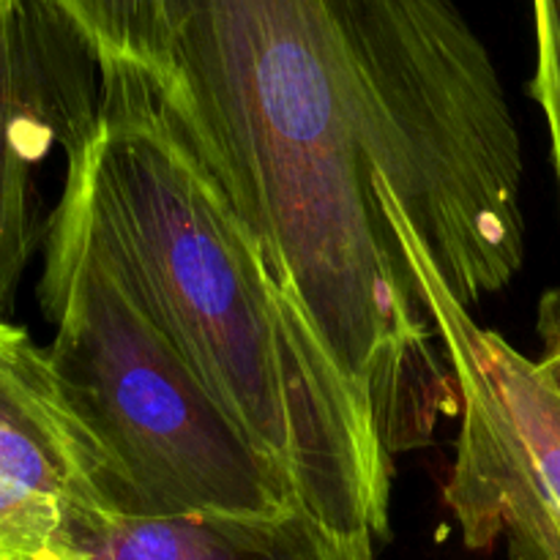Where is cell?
<instances>
[{
	"label": "cell",
	"mask_w": 560,
	"mask_h": 560,
	"mask_svg": "<svg viewBox=\"0 0 560 560\" xmlns=\"http://www.w3.org/2000/svg\"><path fill=\"white\" fill-rule=\"evenodd\" d=\"M534 27L536 69L528 93L545 115L560 200V0H534Z\"/></svg>",
	"instance_id": "9c48e42d"
},
{
	"label": "cell",
	"mask_w": 560,
	"mask_h": 560,
	"mask_svg": "<svg viewBox=\"0 0 560 560\" xmlns=\"http://www.w3.org/2000/svg\"><path fill=\"white\" fill-rule=\"evenodd\" d=\"M175 115L397 457L457 413L377 180L459 306L525 262L523 145L454 0H167Z\"/></svg>",
	"instance_id": "6da1fadb"
},
{
	"label": "cell",
	"mask_w": 560,
	"mask_h": 560,
	"mask_svg": "<svg viewBox=\"0 0 560 560\" xmlns=\"http://www.w3.org/2000/svg\"><path fill=\"white\" fill-rule=\"evenodd\" d=\"M66 170L142 304L246 441L315 517L386 545L394 454L375 410L148 71L102 66L98 124Z\"/></svg>",
	"instance_id": "7a4b0ae2"
},
{
	"label": "cell",
	"mask_w": 560,
	"mask_h": 560,
	"mask_svg": "<svg viewBox=\"0 0 560 560\" xmlns=\"http://www.w3.org/2000/svg\"><path fill=\"white\" fill-rule=\"evenodd\" d=\"M536 334H539V366L547 372L560 394V288L547 290L536 310Z\"/></svg>",
	"instance_id": "30bf717a"
},
{
	"label": "cell",
	"mask_w": 560,
	"mask_h": 560,
	"mask_svg": "<svg viewBox=\"0 0 560 560\" xmlns=\"http://www.w3.org/2000/svg\"><path fill=\"white\" fill-rule=\"evenodd\" d=\"M80 560H377V541L334 528L306 506L277 517L115 509L80 530Z\"/></svg>",
	"instance_id": "52a82bcc"
},
{
	"label": "cell",
	"mask_w": 560,
	"mask_h": 560,
	"mask_svg": "<svg viewBox=\"0 0 560 560\" xmlns=\"http://www.w3.org/2000/svg\"><path fill=\"white\" fill-rule=\"evenodd\" d=\"M457 392L459 430L443 503L468 550L506 541V560H560V394L498 331L476 323L438 273L397 197L377 180Z\"/></svg>",
	"instance_id": "277c9868"
},
{
	"label": "cell",
	"mask_w": 560,
	"mask_h": 560,
	"mask_svg": "<svg viewBox=\"0 0 560 560\" xmlns=\"http://www.w3.org/2000/svg\"><path fill=\"white\" fill-rule=\"evenodd\" d=\"M82 33L98 63L148 71L159 85L173 77L167 0H47Z\"/></svg>",
	"instance_id": "ba28073f"
},
{
	"label": "cell",
	"mask_w": 560,
	"mask_h": 560,
	"mask_svg": "<svg viewBox=\"0 0 560 560\" xmlns=\"http://www.w3.org/2000/svg\"><path fill=\"white\" fill-rule=\"evenodd\" d=\"M38 304L55 328L49 364L107 457L118 512L277 517L304 506L142 304L71 170L49 211Z\"/></svg>",
	"instance_id": "3957f363"
},
{
	"label": "cell",
	"mask_w": 560,
	"mask_h": 560,
	"mask_svg": "<svg viewBox=\"0 0 560 560\" xmlns=\"http://www.w3.org/2000/svg\"><path fill=\"white\" fill-rule=\"evenodd\" d=\"M115 509L107 457L47 348L0 317V560H80V530Z\"/></svg>",
	"instance_id": "8992f818"
},
{
	"label": "cell",
	"mask_w": 560,
	"mask_h": 560,
	"mask_svg": "<svg viewBox=\"0 0 560 560\" xmlns=\"http://www.w3.org/2000/svg\"><path fill=\"white\" fill-rule=\"evenodd\" d=\"M102 109V63L47 0H0V317L14 310L44 249L38 173L91 140Z\"/></svg>",
	"instance_id": "5b68a950"
}]
</instances>
